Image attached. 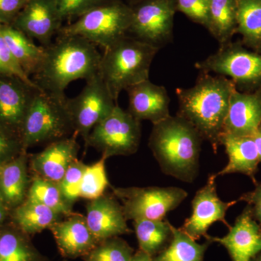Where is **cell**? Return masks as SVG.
Here are the masks:
<instances>
[{"instance_id":"obj_1","label":"cell","mask_w":261,"mask_h":261,"mask_svg":"<svg viewBox=\"0 0 261 261\" xmlns=\"http://www.w3.org/2000/svg\"><path fill=\"white\" fill-rule=\"evenodd\" d=\"M45 55L33 82L49 95L65 99L68 84L90 80L99 73L102 55L87 39L79 36L58 35L44 47Z\"/></svg>"},{"instance_id":"obj_2","label":"cell","mask_w":261,"mask_h":261,"mask_svg":"<svg viewBox=\"0 0 261 261\" xmlns=\"http://www.w3.org/2000/svg\"><path fill=\"white\" fill-rule=\"evenodd\" d=\"M235 89L229 79L201 72L193 87L176 91L178 116L190 122L203 140L210 142L215 152L220 145L230 99Z\"/></svg>"},{"instance_id":"obj_3","label":"cell","mask_w":261,"mask_h":261,"mask_svg":"<svg viewBox=\"0 0 261 261\" xmlns=\"http://www.w3.org/2000/svg\"><path fill=\"white\" fill-rule=\"evenodd\" d=\"M202 140L190 122L176 115L153 124L149 147L165 174L192 183L198 176Z\"/></svg>"},{"instance_id":"obj_4","label":"cell","mask_w":261,"mask_h":261,"mask_svg":"<svg viewBox=\"0 0 261 261\" xmlns=\"http://www.w3.org/2000/svg\"><path fill=\"white\" fill-rule=\"evenodd\" d=\"M159 50L128 34L104 49L99 73L116 102L122 91L149 80V69Z\"/></svg>"},{"instance_id":"obj_5","label":"cell","mask_w":261,"mask_h":261,"mask_svg":"<svg viewBox=\"0 0 261 261\" xmlns=\"http://www.w3.org/2000/svg\"><path fill=\"white\" fill-rule=\"evenodd\" d=\"M66 99H58L40 89L37 91L24 120L21 135L24 151L74 135Z\"/></svg>"},{"instance_id":"obj_6","label":"cell","mask_w":261,"mask_h":261,"mask_svg":"<svg viewBox=\"0 0 261 261\" xmlns=\"http://www.w3.org/2000/svg\"><path fill=\"white\" fill-rule=\"evenodd\" d=\"M132 20L129 5L122 0L102 5L62 27L58 35L79 36L107 49L128 33Z\"/></svg>"},{"instance_id":"obj_7","label":"cell","mask_w":261,"mask_h":261,"mask_svg":"<svg viewBox=\"0 0 261 261\" xmlns=\"http://www.w3.org/2000/svg\"><path fill=\"white\" fill-rule=\"evenodd\" d=\"M197 69L214 73L232 81L240 92L261 89V53L247 49L242 42L220 46L214 54L195 63Z\"/></svg>"},{"instance_id":"obj_8","label":"cell","mask_w":261,"mask_h":261,"mask_svg":"<svg viewBox=\"0 0 261 261\" xmlns=\"http://www.w3.org/2000/svg\"><path fill=\"white\" fill-rule=\"evenodd\" d=\"M141 136V121L117 103L112 112L94 127L85 146L94 147L106 160L128 156L138 150Z\"/></svg>"},{"instance_id":"obj_9","label":"cell","mask_w":261,"mask_h":261,"mask_svg":"<svg viewBox=\"0 0 261 261\" xmlns=\"http://www.w3.org/2000/svg\"><path fill=\"white\" fill-rule=\"evenodd\" d=\"M130 6L129 35L159 49L172 42L176 0H137Z\"/></svg>"},{"instance_id":"obj_10","label":"cell","mask_w":261,"mask_h":261,"mask_svg":"<svg viewBox=\"0 0 261 261\" xmlns=\"http://www.w3.org/2000/svg\"><path fill=\"white\" fill-rule=\"evenodd\" d=\"M113 194L121 200L127 221L164 219L188 196L183 189L173 187L113 188Z\"/></svg>"},{"instance_id":"obj_11","label":"cell","mask_w":261,"mask_h":261,"mask_svg":"<svg viewBox=\"0 0 261 261\" xmlns=\"http://www.w3.org/2000/svg\"><path fill=\"white\" fill-rule=\"evenodd\" d=\"M117 102L99 73L86 81L81 93L66 99L75 135L87 142L94 127L112 112Z\"/></svg>"},{"instance_id":"obj_12","label":"cell","mask_w":261,"mask_h":261,"mask_svg":"<svg viewBox=\"0 0 261 261\" xmlns=\"http://www.w3.org/2000/svg\"><path fill=\"white\" fill-rule=\"evenodd\" d=\"M216 174L211 175L207 183L196 192L192 202V214L181 228L184 232L197 241L202 237L210 239L207 229L215 222L220 221L229 228L226 221V212L239 200L224 202L220 200L216 190Z\"/></svg>"},{"instance_id":"obj_13","label":"cell","mask_w":261,"mask_h":261,"mask_svg":"<svg viewBox=\"0 0 261 261\" xmlns=\"http://www.w3.org/2000/svg\"><path fill=\"white\" fill-rule=\"evenodd\" d=\"M38 90L18 77L0 75V128L20 142L24 120Z\"/></svg>"},{"instance_id":"obj_14","label":"cell","mask_w":261,"mask_h":261,"mask_svg":"<svg viewBox=\"0 0 261 261\" xmlns=\"http://www.w3.org/2000/svg\"><path fill=\"white\" fill-rule=\"evenodd\" d=\"M63 20L56 0H29L11 25L45 47L58 35Z\"/></svg>"},{"instance_id":"obj_15","label":"cell","mask_w":261,"mask_h":261,"mask_svg":"<svg viewBox=\"0 0 261 261\" xmlns=\"http://www.w3.org/2000/svg\"><path fill=\"white\" fill-rule=\"evenodd\" d=\"M75 137L55 141L40 152L29 154V168L32 176L59 184L70 165L77 159L80 145Z\"/></svg>"},{"instance_id":"obj_16","label":"cell","mask_w":261,"mask_h":261,"mask_svg":"<svg viewBox=\"0 0 261 261\" xmlns=\"http://www.w3.org/2000/svg\"><path fill=\"white\" fill-rule=\"evenodd\" d=\"M223 238L211 237L209 241L218 243L227 250L232 261H252L261 252V228L247 205L237 218L234 224Z\"/></svg>"},{"instance_id":"obj_17","label":"cell","mask_w":261,"mask_h":261,"mask_svg":"<svg viewBox=\"0 0 261 261\" xmlns=\"http://www.w3.org/2000/svg\"><path fill=\"white\" fill-rule=\"evenodd\" d=\"M49 230L62 256L68 259L84 257L99 243L89 229L85 216L73 214L57 221Z\"/></svg>"},{"instance_id":"obj_18","label":"cell","mask_w":261,"mask_h":261,"mask_svg":"<svg viewBox=\"0 0 261 261\" xmlns=\"http://www.w3.org/2000/svg\"><path fill=\"white\" fill-rule=\"evenodd\" d=\"M260 126L261 89L252 92L235 89L221 136L252 137Z\"/></svg>"},{"instance_id":"obj_19","label":"cell","mask_w":261,"mask_h":261,"mask_svg":"<svg viewBox=\"0 0 261 261\" xmlns=\"http://www.w3.org/2000/svg\"><path fill=\"white\" fill-rule=\"evenodd\" d=\"M86 208L87 225L99 242L132 232L123 207L114 197L104 195L89 200Z\"/></svg>"},{"instance_id":"obj_20","label":"cell","mask_w":261,"mask_h":261,"mask_svg":"<svg viewBox=\"0 0 261 261\" xmlns=\"http://www.w3.org/2000/svg\"><path fill=\"white\" fill-rule=\"evenodd\" d=\"M128 97V112L138 121L147 120L152 124L163 121L170 115V97L163 86L149 80L126 89Z\"/></svg>"},{"instance_id":"obj_21","label":"cell","mask_w":261,"mask_h":261,"mask_svg":"<svg viewBox=\"0 0 261 261\" xmlns=\"http://www.w3.org/2000/svg\"><path fill=\"white\" fill-rule=\"evenodd\" d=\"M220 145L224 146L228 157V163L216 176L231 173H242L251 178L257 185L256 174L258 170V152L252 137L221 136Z\"/></svg>"},{"instance_id":"obj_22","label":"cell","mask_w":261,"mask_h":261,"mask_svg":"<svg viewBox=\"0 0 261 261\" xmlns=\"http://www.w3.org/2000/svg\"><path fill=\"white\" fill-rule=\"evenodd\" d=\"M29 157L28 152H21L2 166L0 194L11 211L27 200L32 178L29 175Z\"/></svg>"},{"instance_id":"obj_23","label":"cell","mask_w":261,"mask_h":261,"mask_svg":"<svg viewBox=\"0 0 261 261\" xmlns=\"http://www.w3.org/2000/svg\"><path fill=\"white\" fill-rule=\"evenodd\" d=\"M0 35L27 75L35 74L44 60V47L34 44L32 39L11 25H0Z\"/></svg>"},{"instance_id":"obj_24","label":"cell","mask_w":261,"mask_h":261,"mask_svg":"<svg viewBox=\"0 0 261 261\" xmlns=\"http://www.w3.org/2000/svg\"><path fill=\"white\" fill-rule=\"evenodd\" d=\"M0 261H47L10 220L0 228Z\"/></svg>"},{"instance_id":"obj_25","label":"cell","mask_w":261,"mask_h":261,"mask_svg":"<svg viewBox=\"0 0 261 261\" xmlns=\"http://www.w3.org/2000/svg\"><path fill=\"white\" fill-rule=\"evenodd\" d=\"M61 217V215L47 206L25 200L11 211L10 220L24 233L32 237L49 229Z\"/></svg>"},{"instance_id":"obj_26","label":"cell","mask_w":261,"mask_h":261,"mask_svg":"<svg viewBox=\"0 0 261 261\" xmlns=\"http://www.w3.org/2000/svg\"><path fill=\"white\" fill-rule=\"evenodd\" d=\"M238 0H209L207 29L220 46L231 42L238 27Z\"/></svg>"},{"instance_id":"obj_27","label":"cell","mask_w":261,"mask_h":261,"mask_svg":"<svg viewBox=\"0 0 261 261\" xmlns=\"http://www.w3.org/2000/svg\"><path fill=\"white\" fill-rule=\"evenodd\" d=\"M139 250L152 257L163 252L173 238V225L166 220L138 219L134 221Z\"/></svg>"},{"instance_id":"obj_28","label":"cell","mask_w":261,"mask_h":261,"mask_svg":"<svg viewBox=\"0 0 261 261\" xmlns=\"http://www.w3.org/2000/svg\"><path fill=\"white\" fill-rule=\"evenodd\" d=\"M236 34L245 47L261 53V0H238Z\"/></svg>"},{"instance_id":"obj_29","label":"cell","mask_w":261,"mask_h":261,"mask_svg":"<svg viewBox=\"0 0 261 261\" xmlns=\"http://www.w3.org/2000/svg\"><path fill=\"white\" fill-rule=\"evenodd\" d=\"M173 238L163 252L154 257L155 261H204L206 250L211 241L199 244L184 232L181 228L173 226Z\"/></svg>"},{"instance_id":"obj_30","label":"cell","mask_w":261,"mask_h":261,"mask_svg":"<svg viewBox=\"0 0 261 261\" xmlns=\"http://www.w3.org/2000/svg\"><path fill=\"white\" fill-rule=\"evenodd\" d=\"M31 178L27 200L47 206L62 216L73 214V205L65 198L58 184L37 176Z\"/></svg>"},{"instance_id":"obj_31","label":"cell","mask_w":261,"mask_h":261,"mask_svg":"<svg viewBox=\"0 0 261 261\" xmlns=\"http://www.w3.org/2000/svg\"><path fill=\"white\" fill-rule=\"evenodd\" d=\"M105 158L90 166H86L82 185H81L80 197L86 200H93L104 195L109 182L106 169Z\"/></svg>"},{"instance_id":"obj_32","label":"cell","mask_w":261,"mask_h":261,"mask_svg":"<svg viewBox=\"0 0 261 261\" xmlns=\"http://www.w3.org/2000/svg\"><path fill=\"white\" fill-rule=\"evenodd\" d=\"M135 250L119 237L107 239L97 244L83 257L84 261H132Z\"/></svg>"},{"instance_id":"obj_33","label":"cell","mask_w":261,"mask_h":261,"mask_svg":"<svg viewBox=\"0 0 261 261\" xmlns=\"http://www.w3.org/2000/svg\"><path fill=\"white\" fill-rule=\"evenodd\" d=\"M86 166L82 161L75 160L58 184L65 198L71 205L80 198L81 185Z\"/></svg>"},{"instance_id":"obj_34","label":"cell","mask_w":261,"mask_h":261,"mask_svg":"<svg viewBox=\"0 0 261 261\" xmlns=\"http://www.w3.org/2000/svg\"><path fill=\"white\" fill-rule=\"evenodd\" d=\"M115 0H56L63 20L79 18L91 10Z\"/></svg>"},{"instance_id":"obj_35","label":"cell","mask_w":261,"mask_h":261,"mask_svg":"<svg viewBox=\"0 0 261 261\" xmlns=\"http://www.w3.org/2000/svg\"><path fill=\"white\" fill-rule=\"evenodd\" d=\"M0 75L16 76L25 83L37 87L32 79L27 75L13 56L5 39L0 35ZM38 88V87H37Z\"/></svg>"},{"instance_id":"obj_36","label":"cell","mask_w":261,"mask_h":261,"mask_svg":"<svg viewBox=\"0 0 261 261\" xmlns=\"http://www.w3.org/2000/svg\"><path fill=\"white\" fill-rule=\"evenodd\" d=\"M177 11L207 29L209 0H176Z\"/></svg>"},{"instance_id":"obj_37","label":"cell","mask_w":261,"mask_h":261,"mask_svg":"<svg viewBox=\"0 0 261 261\" xmlns=\"http://www.w3.org/2000/svg\"><path fill=\"white\" fill-rule=\"evenodd\" d=\"M23 152L25 151L20 140L0 128V166L9 162Z\"/></svg>"},{"instance_id":"obj_38","label":"cell","mask_w":261,"mask_h":261,"mask_svg":"<svg viewBox=\"0 0 261 261\" xmlns=\"http://www.w3.org/2000/svg\"><path fill=\"white\" fill-rule=\"evenodd\" d=\"M29 0H0V19L4 24L11 25Z\"/></svg>"},{"instance_id":"obj_39","label":"cell","mask_w":261,"mask_h":261,"mask_svg":"<svg viewBox=\"0 0 261 261\" xmlns=\"http://www.w3.org/2000/svg\"><path fill=\"white\" fill-rule=\"evenodd\" d=\"M238 200L246 202L250 206L254 219L261 228V184L257 183L255 190L244 194Z\"/></svg>"},{"instance_id":"obj_40","label":"cell","mask_w":261,"mask_h":261,"mask_svg":"<svg viewBox=\"0 0 261 261\" xmlns=\"http://www.w3.org/2000/svg\"><path fill=\"white\" fill-rule=\"evenodd\" d=\"M10 212L11 210L0 194V228L9 221Z\"/></svg>"},{"instance_id":"obj_41","label":"cell","mask_w":261,"mask_h":261,"mask_svg":"<svg viewBox=\"0 0 261 261\" xmlns=\"http://www.w3.org/2000/svg\"><path fill=\"white\" fill-rule=\"evenodd\" d=\"M132 261H155L154 257L150 256L148 254L145 253V252L139 250L138 251L135 252L133 257H132Z\"/></svg>"},{"instance_id":"obj_42","label":"cell","mask_w":261,"mask_h":261,"mask_svg":"<svg viewBox=\"0 0 261 261\" xmlns=\"http://www.w3.org/2000/svg\"><path fill=\"white\" fill-rule=\"evenodd\" d=\"M255 145H256L257 152H258L259 160L261 162V126L257 128L256 132L252 136Z\"/></svg>"},{"instance_id":"obj_43","label":"cell","mask_w":261,"mask_h":261,"mask_svg":"<svg viewBox=\"0 0 261 261\" xmlns=\"http://www.w3.org/2000/svg\"><path fill=\"white\" fill-rule=\"evenodd\" d=\"M252 261H261V252L252 259Z\"/></svg>"},{"instance_id":"obj_44","label":"cell","mask_w":261,"mask_h":261,"mask_svg":"<svg viewBox=\"0 0 261 261\" xmlns=\"http://www.w3.org/2000/svg\"><path fill=\"white\" fill-rule=\"evenodd\" d=\"M136 1H137V0H126L127 4L129 5L133 4Z\"/></svg>"},{"instance_id":"obj_45","label":"cell","mask_w":261,"mask_h":261,"mask_svg":"<svg viewBox=\"0 0 261 261\" xmlns=\"http://www.w3.org/2000/svg\"><path fill=\"white\" fill-rule=\"evenodd\" d=\"M3 24L4 23H3V21H2L1 19H0V25H3Z\"/></svg>"},{"instance_id":"obj_46","label":"cell","mask_w":261,"mask_h":261,"mask_svg":"<svg viewBox=\"0 0 261 261\" xmlns=\"http://www.w3.org/2000/svg\"><path fill=\"white\" fill-rule=\"evenodd\" d=\"M2 166H0V171H1Z\"/></svg>"}]
</instances>
